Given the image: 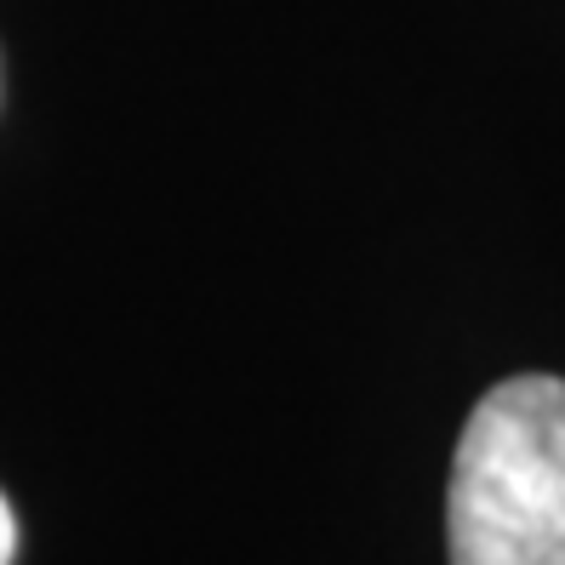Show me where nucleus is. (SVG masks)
Wrapping results in <instances>:
<instances>
[{
	"mask_svg": "<svg viewBox=\"0 0 565 565\" xmlns=\"http://www.w3.org/2000/svg\"><path fill=\"white\" fill-rule=\"evenodd\" d=\"M12 554H18V520H12L7 491H0V565H12Z\"/></svg>",
	"mask_w": 565,
	"mask_h": 565,
	"instance_id": "2",
	"label": "nucleus"
},
{
	"mask_svg": "<svg viewBox=\"0 0 565 565\" xmlns=\"http://www.w3.org/2000/svg\"><path fill=\"white\" fill-rule=\"evenodd\" d=\"M451 565H565V383L509 377L462 423Z\"/></svg>",
	"mask_w": 565,
	"mask_h": 565,
	"instance_id": "1",
	"label": "nucleus"
}]
</instances>
